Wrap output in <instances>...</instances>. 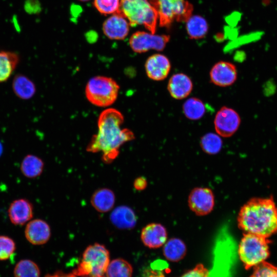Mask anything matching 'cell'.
I'll use <instances>...</instances> for the list:
<instances>
[{
	"instance_id": "cell-6",
	"label": "cell",
	"mask_w": 277,
	"mask_h": 277,
	"mask_svg": "<svg viewBox=\"0 0 277 277\" xmlns=\"http://www.w3.org/2000/svg\"><path fill=\"white\" fill-rule=\"evenodd\" d=\"M261 235L245 233L239 245L238 253L246 269L266 261L270 255V241Z\"/></svg>"
},
{
	"instance_id": "cell-29",
	"label": "cell",
	"mask_w": 277,
	"mask_h": 277,
	"mask_svg": "<svg viewBox=\"0 0 277 277\" xmlns=\"http://www.w3.org/2000/svg\"><path fill=\"white\" fill-rule=\"evenodd\" d=\"M222 140L219 135L213 133H208L201 139V146L203 150L207 153L214 154L221 150Z\"/></svg>"
},
{
	"instance_id": "cell-20",
	"label": "cell",
	"mask_w": 277,
	"mask_h": 277,
	"mask_svg": "<svg viewBox=\"0 0 277 277\" xmlns=\"http://www.w3.org/2000/svg\"><path fill=\"white\" fill-rule=\"evenodd\" d=\"M110 219L112 224L120 229H131L134 227L137 217L130 207L122 205L116 207L111 212Z\"/></svg>"
},
{
	"instance_id": "cell-9",
	"label": "cell",
	"mask_w": 277,
	"mask_h": 277,
	"mask_svg": "<svg viewBox=\"0 0 277 277\" xmlns=\"http://www.w3.org/2000/svg\"><path fill=\"white\" fill-rule=\"evenodd\" d=\"M169 36L139 31L133 34L129 40L130 46L136 53H144L150 50L162 51L169 41Z\"/></svg>"
},
{
	"instance_id": "cell-12",
	"label": "cell",
	"mask_w": 277,
	"mask_h": 277,
	"mask_svg": "<svg viewBox=\"0 0 277 277\" xmlns=\"http://www.w3.org/2000/svg\"><path fill=\"white\" fill-rule=\"evenodd\" d=\"M237 69L235 66L226 61H220L211 68L210 80L214 85L220 87L232 85L237 79Z\"/></svg>"
},
{
	"instance_id": "cell-8",
	"label": "cell",
	"mask_w": 277,
	"mask_h": 277,
	"mask_svg": "<svg viewBox=\"0 0 277 277\" xmlns=\"http://www.w3.org/2000/svg\"><path fill=\"white\" fill-rule=\"evenodd\" d=\"M156 10L160 24L168 27L174 20L186 21L191 15L192 6L186 0H150Z\"/></svg>"
},
{
	"instance_id": "cell-4",
	"label": "cell",
	"mask_w": 277,
	"mask_h": 277,
	"mask_svg": "<svg viewBox=\"0 0 277 277\" xmlns=\"http://www.w3.org/2000/svg\"><path fill=\"white\" fill-rule=\"evenodd\" d=\"M110 262V254L103 245L95 243L83 252L81 262L73 273L76 276L102 277Z\"/></svg>"
},
{
	"instance_id": "cell-18",
	"label": "cell",
	"mask_w": 277,
	"mask_h": 277,
	"mask_svg": "<svg viewBox=\"0 0 277 277\" xmlns=\"http://www.w3.org/2000/svg\"><path fill=\"white\" fill-rule=\"evenodd\" d=\"M192 89L191 80L183 73L172 75L167 85V89L170 95L176 100H182L187 97L191 92Z\"/></svg>"
},
{
	"instance_id": "cell-19",
	"label": "cell",
	"mask_w": 277,
	"mask_h": 277,
	"mask_svg": "<svg viewBox=\"0 0 277 277\" xmlns=\"http://www.w3.org/2000/svg\"><path fill=\"white\" fill-rule=\"evenodd\" d=\"M11 86L15 96L24 101L32 98L36 92L34 82L26 75L22 73L14 76Z\"/></svg>"
},
{
	"instance_id": "cell-35",
	"label": "cell",
	"mask_w": 277,
	"mask_h": 277,
	"mask_svg": "<svg viewBox=\"0 0 277 277\" xmlns=\"http://www.w3.org/2000/svg\"><path fill=\"white\" fill-rule=\"evenodd\" d=\"M45 277H77L75 274L72 273L65 274L61 272H56L53 274H48Z\"/></svg>"
},
{
	"instance_id": "cell-5",
	"label": "cell",
	"mask_w": 277,
	"mask_h": 277,
	"mask_svg": "<svg viewBox=\"0 0 277 277\" xmlns=\"http://www.w3.org/2000/svg\"><path fill=\"white\" fill-rule=\"evenodd\" d=\"M119 12L135 26L143 25L154 33L158 15L149 0H121Z\"/></svg>"
},
{
	"instance_id": "cell-2",
	"label": "cell",
	"mask_w": 277,
	"mask_h": 277,
	"mask_svg": "<svg viewBox=\"0 0 277 277\" xmlns=\"http://www.w3.org/2000/svg\"><path fill=\"white\" fill-rule=\"evenodd\" d=\"M245 232L268 238L277 232V207L272 197L253 198L244 204L238 216Z\"/></svg>"
},
{
	"instance_id": "cell-7",
	"label": "cell",
	"mask_w": 277,
	"mask_h": 277,
	"mask_svg": "<svg viewBox=\"0 0 277 277\" xmlns=\"http://www.w3.org/2000/svg\"><path fill=\"white\" fill-rule=\"evenodd\" d=\"M120 86L112 78L105 76H95L88 81L85 87V95L92 105L100 107L112 105L116 100Z\"/></svg>"
},
{
	"instance_id": "cell-16",
	"label": "cell",
	"mask_w": 277,
	"mask_h": 277,
	"mask_svg": "<svg viewBox=\"0 0 277 277\" xmlns=\"http://www.w3.org/2000/svg\"><path fill=\"white\" fill-rule=\"evenodd\" d=\"M129 23L120 12L113 14L104 23L103 30L107 37L112 39H123L128 35Z\"/></svg>"
},
{
	"instance_id": "cell-3",
	"label": "cell",
	"mask_w": 277,
	"mask_h": 277,
	"mask_svg": "<svg viewBox=\"0 0 277 277\" xmlns=\"http://www.w3.org/2000/svg\"><path fill=\"white\" fill-rule=\"evenodd\" d=\"M236 259V244L225 228L218 234L213 251V263L208 277H232Z\"/></svg>"
},
{
	"instance_id": "cell-27",
	"label": "cell",
	"mask_w": 277,
	"mask_h": 277,
	"mask_svg": "<svg viewBox=\"0 0 277 277\" xmlns=\"http://www.w3.org/2000/svg\"><path fill=\"white\" fill-rule=\"evenodd\" d=\"M206 20L198 15L190 16L186 21V29L189 36L193 39L205 36L208 31Z\"/></svg>"
},
{
	"instance_id": "cell-33",
	"label": "cell",
	"mask_w": 277,
	"mask_h": 277,
	"mask_svg": "<svg viewBox=\"0 0 277 277\" xmlns=\"http://www.w3.org/2000/svg\"><path fill=\"white\" fill-rule=\"evenodd\" d=\"M209 270L202 264H199L181 277H208Z\"/></svg>"
},
{
	"instance_id": "cell-17",
	"label": "cell",
	"mask_w": 277,
	"mask_h": 277,
	"mask_svg": "<svg viewBox=\"0 0 277 277\" xmlns=\"http://www.w3.org/2000/svg\"><path fill=\"white\" fill-rule=\"evenodd\" d=\"M141 238L146 246L150 248H157L166 243L167 233L162 225L150 223L142 230Z\"/></svg>"
},
{
	"instance_id": "cell-28",
	"label": "cell",
	"mask_w": 277,
	"mask_h": 277,
	"mask_svg": "<svg viewBox=\"0 0 277 277\" xmlns=\"http://www.w3.org/2000/svg\"><path fill=\"white\" fill-rule=\"evenodd\" d=\"M14 277H39L40 270L38 265L28 259L19 261L14 269Z\"/></svg>"
},
{
	"instance_id": "cell-23",
	"label": "cell",
	"mask_w": 277,
	"mask_h": 277,
	"mask_svg": "<svg viewBox=\"0 0 277 277\" xmlns=\"http://www.w3.org/2000/svg\"><path fill=\"white\" fill-rule=\"evenodd\" d=\"M44 168L43 161L38 156L31 154L23 158L20 166L22 173L29 179H34L41 175Z\"/></svg>"
},
{
	"instance_id": "cell-15",
	"label": "cell",
	"mask_w": 277,
	"mask_h": 277,
	"mask_svg": "<svg viewBox=\"0 0 277 277\" xmlns=\"http://www.w3.org/2000/svg\"><path fill=\"white\" fill-rule=\"evenodd\" d=\"M147 76L151 80L160 81L165 79L171 69V63L165 55L155 54L149 56L145 64Z\"/></svg>"
},
{
	"instance_id": "cell-24",
	"label": "cell",
	"mask_w": 277,
	"mask_h": 277,
	"mask_svg": "<svg viewBox=\"0 0 277 277\" xmlns=\"http://www.w3.org/2000/svg\"><path fill=\"white\" fill-rule=\"evenodd\" d=\"M163 252L165 257L169 261L177 262L184 257L186 247L182 240L172 238L165 243Z\"/></svg>"
},
{
	"instance_id": "cell-11",
	"label": "cell",
	"mask_w": 277,
	"mask_h": 277,
	"mask_svg": "<svg viewBox=\"0 0 277 277\" xmlns=\"http://www.w3.org/2000/svg\"><path fill=\"white\" fill-rule=\"evenodd\" d=\"M190 209L198 215L209 213L214 205V197L212 191L209 188H196L190 192L188 198Z\"/></svg>"
},
{
	"instance_id": "cell-30",
	"label": "cell",
	"mask_w": 277,
	"mask_h": 277,
	"mask_svg": "<svg viewBox=\"0 0 277 277\" xmlns=\"http://www.w3.org/2000/svg\"><path fill=\"white\" fill-rule=\"evenodd\" d=\"M15 249V243L12 239L7 235H0V260L9 259Z\"/></svg>"
},
{
	"instance_id": "cell-13",
	"label": "cell",
	"mask_w": 277,
	"mask_h": 277,
	"mask_svg": "<svg viewBox=\"0 0 277 277\" xmlns=\"http://www.w3.org/2000/svg\"><path fill=\"white\" fill-rule=\"evenodd\" d=\"M8 215L11 223L15 226H23L31 221L33 216V206L26 199H18L10 204Z\"/></svg>"
},
{
	"instance_id": "cell-21",
	"label": "cell",
	"mask_w": 277,
	"mask_h": 277,
	"mask_svg": "<svg viewBox=\"0 0 277 277\" xmlns=\"http://www.w3.org/2000/svg\"><path fill=\"white\" fill-rule=\"evenodd\" d=\"M19 62L20 56L16 52L0 50V84L12 76Z\"/></svg>"
},
{
	"instance_id": "cell-22",
	"label": "cell",
	"mask_w": 277,
	"mask_h": 277,
	"mask_svg": "<svg viewBox=\"0 0 277 277\" xmlns=\"http://www.w3.org/2000/svg\"><path fill=\"white\" fill-rule=\"evenodd\" d=\"M115 196L114 192L108 188H100L92 194L90 202L94 208L100 212L109 211L114 206Z\"/></svg>"
},
{
	"instance_id": "cell-31",
	"label": "cell",
	"mask_w": 277,
	"mask_h": 277,
	"mask_svg": "<svg viewBox=\"0 0 277 277\" xmlns=\"http://www.w3.org/2000/svg\"><path fill=\"white\" fill-rule=\"evenodd\" d=\"M121 0H94V5L102 14H110L118 12Z\"/></svg>"
},
{
	"instance_id": "cell-26",
	"label": "cell",
	"mask_w": 277,
	"mask_h": 277,
	"mask_svg": "<svg viewBox=\"0 0 277 277\" xmlns=\"http://www.w3.org/2000/svg\"><path fill=\"white\" fill-rule=\"evenodd\" d=\"M131 264L124 259L118 258L109 262L106 269L107 277H132Z\"/></svg>"
},
{
	"instance_id": "cell-1",
	"label": "cell",
	"mask_w": 277,
	"mask_h": 277,
	"mask_svg": "<svg viewBox=\"0 0 277 277\" xmlns=\"http://www.w3.org/2000/svg\"><path fill=\"white\" fill-rule=\"evenodd\" d=\"M124 120L123 114L116 109L109 108L102 111L97 120V132L92 137L87 151L101 152L103 161L111 163L118 156L120 147L135 138L131 130L122 128Z\"/></svg>"
},
{
	"instance_id": "cell-14",
	"label": "cell",
	"mask_w": 277,
	"mask_h": 277,
	"mask_svg": "<svg viewBox=\"0 0 277 277\" xmlns=\"http://www.w3.org/2000/svg\"><path fill=\"white\" fill-rule=\"evenodd\" d=\"M24 234L27 240L34 245L46 243L50 238L51 231L49 225L40 219L31 220L26 224Z\"/></svg>"
},
{
	"instance_id": "cell-25",
	"label": "cell",
	"mask_w": 277,
	"mask_h": 277,
	"mask_svg": "<svg viewBox=\"0 0 277 277\" xmlns=\"http://www.w3.org/2000/svg\"><path fill=\"white\" fill-rule=\"evenodd\" d=\"M183 112L185 116L191 120L201 119L206 112L205 105L199 98L190 97L183 105Z\"/></svg>"
},
{
	"instance_id": "cell-38",
	"label": "cell",
	"mask_w": 277,
	"mask_h": 277,
	"mask_svg": "<svg viewBox=\"0 0 277 277\" xmlns=\"http://www.w3.org/2000/svg\"><path fill=\"white\" fill-rule=\"evenodd\" d=\"M85 277H87V276H85ZM102 277H104V276H102Z\"/></svg>"
},
{
	"instance_id": "cell-37",
	"label": "cell",
	"mask_w": 277,
	"mask_h": 277,
	"mask_svg": "<svg viewBox=\"0 0 277 277\" xmlns=\"http://www.w3.org/2000/svg\"><path fill=\"white\" fill-rule=\"evenodd\" d=\"M79 1H82V2H86V1H89V0H79Z\"/></svg>"
},
{
	"instance_id": "cell-10",
	"label": "cell",
	"mask_w": 277,
	"mask_h": 277,
	"mask_svg": "<svg viewBox=\"0 0 277 277\" xmlns=\"http://www.w3.org/2000/svg\"><path fill=\"white\" fill-rule=\"evenodd\" d=\"M241 117L234 109L226 106L220 108L215 114L214 126L216 133L224 137H229L238 130Z\"/></svg>"
},
{
	"instance_id": "cell-36",
	"label": "cell",
	"mask_w": 277,
	"mask_h": 277,
	"mask_svg": "<svg viewBox=\"0 0 277 277\" xmlns=\"http://www.w3.org/2000/svg\"><path fill=\"white\" fill-rule=\"evenodd\" d=\"M3 151V147L2 143L0 142V156L2 155Z\"/></svg>"
},
{
	"instance_id": "cell-34",
	"label": "cell",
	"mask_w": 277,
	"mask_h": 277,
	"mask_svg": "<svg viewBox=\"0 0 277 277\" xmlns=\"http://www.w3.org/2000/svg\"><path fill=\"white\" fill-rule=\"evenodd\" d=\"M147 185V181L144 177H137L133 183V186L137 190H144L146 187Z\"/></svg>"
},
{
	"instance_id": "cell-32",
	"label": "cell",
	"mask_w": 277,
	"mask_h": 277,
	"mask_svg": "<svg viewBox=\"0 0 277 277\" xmlns=\"http://www.w3.org/2000/svg\"><path fill=\"white\" fill-rule=\"evenodd\" d=\"M249 277H277V266L264 261L253 267Z\"/></svg>"
}]
</instances>
